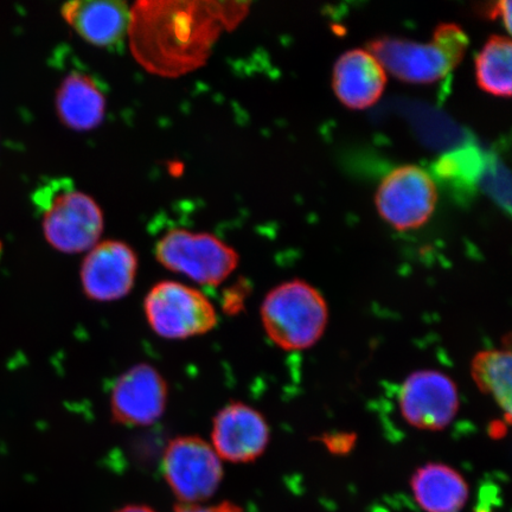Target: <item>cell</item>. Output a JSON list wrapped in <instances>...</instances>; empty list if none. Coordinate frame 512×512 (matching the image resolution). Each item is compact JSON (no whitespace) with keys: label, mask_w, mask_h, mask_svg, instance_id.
<instances>
[{"label":"cell","mask_w":512,"mask_h":512,"mask_svg":"<svg viewBox=\"0 0 512 512\" xmlns=\"http://www.w3.org/2000/svg\"><path fill=\"white\" fill-rule=\"evenodd\" d=\"M169 387L162 374L149 363H138L115 381L111 392V415L115 424L147 427L162 419L168 407Z\"/></svg>","instance_id":"9"},{"label":"cell","mask_w":512,"mask_h":512,"mask_svg":"<svg viewBox=\"0 0 512 512\" xmlns=\"http://www.w3.org/2000/svg\"><path fill=\"white\" fill-rule=\"evenodd\" d=\"M249 4L147 2L131 10V48L150 73L175 78L206 64L223 30L238 27Z\"/></svg>","instance_id":"1"},{"label":"cell","mask_w":512,"mask_h":512,"mask_svg":"<svg viewBox=\"0 0 512 512\" xmlns=\"http://www.w3.org/2000/svg\"><path fill=\"white\" fill-rule=\"evenodd\" d=\"M260 313L268 338L285 351L312 348L329 323V307L323 294L299 279L286 281L268 292Z\"/></svg>","instance_id":"2"},{"label":"cell","mask_w":512,"mask_h":512,"mask_svg":"<svg viewBox=\"0 0 512 512\" xmlns=\"http://www.w3.org/2000/svg\"><path fill=\"white\" fill-rule=\"evenodd\" d=\"M411 486L416 502L427 512H460L470 495L463 476L445 464L430 463L419 467Z\"/></svg>","instance_id":"16"},{"label":"cell","mask_w":512,"mask_h":512,"mask_svg":"<svg viewBox=\"0 0 512 512\" xmlns=\"http://www.w3.org/2000/svg\"><path fill=\"white\" fill-rule=\"evenodd\" d=\"M484 15L492 21H496V18H502L505 29L511 32V3L509 0L488 4V8L484 9Z\"/></svg>","instance_id":"20"},{"label":"cell","mask_w":512,"mask_h":512,"mask_svg":"<svg viewBox=\"0 0 512 512\" xmlns=\"http://www.w3.org/2000/svg\"><path fill=\"white\" fill-rule=\"evenodd\" d=\"M162 470L182 504L207 501L222 482L223 467L213 446L200 437H177L166 445Z\"/></svg>","instance_id":"7"},{"label":"cell","mask_w":512,"mask_h":512,"mask_svg":"<svg viewBox=\"0 0 512 512\" xmlns=\"http://www.w3.org/2000/svg\"><path fill=\"white\" fill-rule=\"evenodd\" d=\"M147 323L156 335L171 341L208 334L217 325L213 303L194 287L160 281L144 300Z\"/></svg>","instance_id":"5"},{"label":"cell","mask_w":512,"mask_h":512,"mask_svg":"<svg viewBox=\"0 0 512 512\" xmlns=\"http://www.w3.org/2000/svg\"><path fill=\"white\" fill-rule=\"evenodd\" d=\"M138 272V256L125 242L98 243L83 259L80 279L83 293L98 303L123 299L132 291Z\"/></svg>","instance_id":"11"},{"label":"cell","mask_w":512,"mask_h":512,"mask_svg":"<svg viewBox=\"0 0 512 512\" xmlns=\"http://www.w3.org/2000/svg\"><path fill=\"white\" fill-rule=\"evenodd\" d=\"M61 12L83 40L100 48L117 47L130 29L131 10L118 0H76L64 4Z\"/></svg>","instance_id":"14"},{"label":"cell","mask_w":512,"mask_h":512,"mask_svg":"<svg viewBox=\"0 0 512 512\" xmlns=\"http://www.w3.org/2000/svg\"><path fill=\"white\" fill-rule=\"evenodd\" d=\"M507 422L503 421H494L489 427L490 437L494 439L504 438V435L507 434L508 431Z\"/></svg>","instance_id":"23"},{"label":"cell","mask_w":512,"mask_h":512,"mask_svg":"<svg viewBox=\"0 0 512 512\" xmlns=\"http://www.w3.org/2000/svg\"><path fill=\"white\" fill-rule=\"evenodd\" d=\"M246 294L247 286H235L232 290H229L226 296H224V309L230 315L238 313L242 309L243 303H245Z\"/></svg>","instance_id":"21"},{"label":"cell","mask_w":512,"mask_h":512,"mask_svg":"<svg viewBox=\"0 0 512 512\" xmlns=\"http://www.w3.org/2000/svg\"><path fill=\"white\" fill-rule=\"evenodd\" d=\"M156 259L166 270L202 286L216 287L239 266V254L216 236L172 229L157 242Z\"/></svg>","instance_id":"4"},{"label":"cell","mask_w":512,"mask_h":512,"mask_svg":"<svg viewBox=\"0 0 512 512\" xmlns=\"http://www.w3.org/2000/svg\"><path fill=\"white\" fill-rule=\"evenodd\" d=\"M369 53L386 72L412 85H431L446 78L457 66L437 42H415L398 37L370 41Z\"/></svg>","instance_id":"10"},{"label":"cell","mask_w":512,"mask_h":512,"mask_svg":"<svg viewBox=\"0 0 512 512\" xmlns=\"http://www.w3.org/2000/svg\"><path fill=\"white\" fill-rule=\"evenodd\" d=\"M387 81L382 64L364 49L345 51L332 72V89L337 99L354 111L374 106L382 98Z\"/></svg>","instance_id":"13"},{"label":"cell","mask_w":512,"mask_h":512,"mask_svg":"<svg viewBox=\"0 0 512 512\" xmlns=\"http://www.w3.org/2000/svg\"><path fill=\"white\" fill-rule=\"evenodd\" d=\"M265 416L242 402H230L215 415L211 441L220 459L233 464L255 462L270 444Z\"/></svg>","instance_id":"12"},{"label":"cell","mask_w":512,"mask_h":512,"mask_svg":"<svg viewBox=\"0 0 512 512\" xmlns=\"http://www.w3.org/2000/svg\"><path fill=\"white\" fill-rule=\"evenodd\" d=\"M175 512H243L238 505L232 502H223L215 507H201L197 504H179Z\"/></svg>","instance_id":"22"},{"label":"cell","mask_w":512,"mask_h":512,"mask_svg":"<svg viewBox=\"0 0 512 512\" xmlns=\"http://www.w3.org/2000/svg\"><path fill=\"white\" fill-rule=\"evenodd\" d=\"M438 203L433 178L418 165H402L382 179L375 195L377 213L399 232L419 229L431 220Z\"/></svg>","instance_id":"6"},{"label":"cell","mask_w":512,"mask_h":512,"mask_svg":"<svg viewBox=\"0 0 512 512\" xmlns=\"http://www.w3.org/2000/svg\"><path fill=\"white\" fill-rule=\"evenodd\" d=\"M57 114L74 131H92L105 119L106 98L91 76L73 72L61 83L56 95Z\"/></svg>","instance_id":"15"},{"label":"cell","mask_w":512,"mask_h":512,"mask_svg":"<svg viewBox=\"0 0 512 512\" xmlns=\"http://www.w3.org/2000/svg\"><path fill=\"white\" fill-rule=\"evenodd\" d=\"M477 85L486 94L510 98L512 93V43L494 35L485 42L475 61Z\"/></svg>","instance_id":"18"},{"label":"cell","mask_w":512,"mask_h":512,"mask_svg":"<svg viewBox=\"0 0 512 512\" xmlns=\"http://www.w3.org/2000/svg\"><path fill=\"white\" fill-rule=\"evenodd\" d=\"M44 236L51 247L66 254L91 251L104 232V215L91 196L72 182L55 179L35 192Z\"/></svg>","instance_id":"3"},{"label":"cell","mask_w":512,"mask_h":512,"mask_svg":"<svg viewBox=\"0 0 512 512\" xmlns=\"http://www.w3.org/2000/svg\"><path fill=\"white\" fill-rule=\"evenodd\" d=\"M399 405L408 425L422 431H443L459 411L457 384L438 370L414 371L401 386Z\"/></svg>","instance_id":"8"},{"label":"cell","mask_w":512,"mask_h":512,"mask_svg":"<svg viewBox=\"0 0 512 512\" xmlns=\"http://www.w3.org/2000/svg\"><path fill=\"white\" fill-rule=\"evenodd\" d=\"M319 440L334 456H348L357 444V435L350 432L326 433Z\"/></svg>","instance_id":"19"},{"label":"cell","mask_w":512,"mask_h":512,"mask_svg":"<svg viewBox=\"0 0 512 512\" xmlns=\"http://www.w3.org/2000/svg\"><path fill=\"white\" fill-rule=\"evenodd\" d=\"M117 512H155L149 507H145V505H128L123 509L118 510Z\"/></svg>","instance_id":"24"},{"label":"cell","mask_w":512,"mask_h":512,"mask_svg":"<svg viewBox=\"0 0 512 512\" xmlns=\"http://www.w3.org/2000/svg\"><path fill=\"white\" fill-rule=\"evenodd\" d=\"M511 371L510 350L480 351L471 363L473 382L480 392L495 399L503 409L508 425L511 422Z\"/></svg>","instance_id":"17"}]
</instances>
